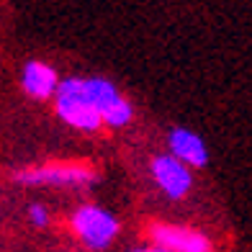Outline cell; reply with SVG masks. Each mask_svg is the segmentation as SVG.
<instances>
[{
  "label": "cell",
  "mask_w": 252,
  "mask_h": 252,
  "mask_svg": "<svg viewBox=\"0 0 252 252\" xmlns=\"http://www.w3.org/2000/svg\"><path fill=\"white\" fill-rule=\"evenodd\" d=\"M72 229L85 247L103 250L116 239L119 221L116 216L108 214L106 209H100V206H80L72 214Z\"/></svg>",
  "instance_id": "obj_2"
},
{
  "label": "cell",
  "mask_w": 252,
  "mask_h": 252,
  "mask_svg": "<svg viewBox=\"0 0 252 252\" xmlns=\"http://www.w3.org/2000/svg\"><path fill=\"white\" fill-rule=\"evenodd\" d=\"M131 116H134L131 103L121 95L106 113H103V124H108V126H126V124L131 121Z\"/></svg>",
  "instance_id": "obj_8"
},
{
  "label": "cell",
  "mask_w": 252,
  "mask_h": 252,
  "mask_svg": "<svg viewBox=\"0 0 252 252\" xmlns=\"http://www.w3.org/2000/svg\"><path fill=\"white\" fill-rule=\"evenodd\" d=\"M152 175L157 180V186L165 190V196L173 201L186 198L190 186H193L190 170L183 162H178L173 155H157L152 159Z\"/></svg>",
  "instance_id": "obj_5"
},
{
  "label": "cell",
  "mask_w": 252,
  "mask_h": 252,
  "mask_svg": "<svg viewBox=\"0 0 252 252\" xmlns=\"http://www.w3.org/2000/svg\"><path fill=\"white\" fill-rule=\"evenodd\" d=\"M134 252H167L162 247H142V250H134Z\"/></svg>",
  "instance_id": "obj_10"
},
{
  "label": "cell",
  "mask_w": 252,
  "mask_h": 252,
  "mask_svg": "<svg viewBox=\"0 0 252 252\" xmlns=\"http://www.w3.org/2000/svg\"><path fill=\"white\" fill-rule=\"evenodd\" d=\"M150 237H152L155 247H162L167 252H214L211 239L188 226L155 224L150 229Z\"/></svg>",
  "instance_id": "obj_4"
},
{
  "label": "cell",
  "mask_w": 252,
  "mask_h": 252,
  "mask_svg": "<svg viewBox=\"0 0 252 252\" xmlns=\"http://www.w3.org/2000/svg\"><path fill=\"white\" fill-rule=\"evenodd\" d=\"M167 147H170V155L186 167H203L206 162H209L206 142L198 134H193L190 129H183V126L173 129L167 134Z\"/></svg>",
  "instance_id": "obj_6"
},
{
  "label": "cell",
  "mask_w": 252,
  "mask_h": 252,
  "mask_svg": "<svg viewBox=\"0 0 252 252\" xmlns=\"http://www.w3.org/2000/svg\"><path fill=\"white\" fill-rule=\"evenodd\" d=\"M60 83L62 80L57 77L54 67H49L47 62H39V60L26 62L24 72H21V88L36 100H47V98L57 95Z\"/></svg>",
  "instance_id": "obj_7"
},
{
  "label": "cell",
  "mask_w": 252,
  "mask_h": 252,
  "mask_svg": "<svg viewBox=\"0 0 252 252\" xmlns=\"http://www.w3.org/2000/svg\"><path fill=\"white\" fill-rule=\"evenodd\" d=\"M21 186H90L98 175L83 165H44L16 173Z\"/></svg>",
  "instance_id": "obj_3"
},
{
  "label": "cell",
  "mask_w": 252,
  "mask_h": 252,
  "mask_svg": "<svg viewBox=\"0 0 252 252\" xmlns=\"http://www.w3.org/2000/svg\"><path fill=\"white\" fill-rule=\"evenodd\" d=\"M29 219H31V224H36V226H47L49 224V211L44 209L41 203H33L29 209Z\"/></svg>",
  "instance_id": "obj_9"
},
{
  "label": "cell",
  "mask_w": 252,
  "mask_h": 252,
  "mask_svg": "<svg viewBox=\"0 0 252 252\" xmlns=\"http://www.w3.org/2000/svg\"><path fill=\"white\" fill-rule=\"evenodd\" d=\"M54 100H57V116L64 124L75 126L80 131H98L100 129L103 116L93 103L83 95V90H80V77L62 80Z\"/></svg>",
  "instance_id": "obj_1"
}]
</instances>
